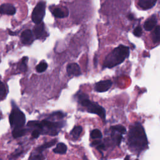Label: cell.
<instances>
[{
    "label": "cell",
    "mask_w": 160,
    "mask_h": 160,
    "mask_svg": "<svg viewBox=\"0 0 160 160\" xmlns=\"http://www.w3.org/2000/svg\"><path fill=\"white\" fill-rule=\"evenodd\" d=\"M128 144L130 148L136 151H141L147 146L146 136L141 124L136 123L130 127L128 135Z\"/></svg>",
    "instance_id": "6da1fadb"
},
{
    "label": "cell",
    "mask_w": 160,
    "mask_h": 160,
    "mask_svg": "<svg viewBox=\"0 0 160 160\" xmlns=\"http://www.w3.org/2000/svg\"><path fill=\"white\" fill-rule=\"evenodd\" d=\"M130 55L128 47L120 45L111 52L106 57L103 63V68H112L122 63Z\"/></svg>",
    "instance_id": "7a4b0ae2"
},
{
    "label": "cell",
    "mask_w": 160,
    "mask_h": 160,
    "mask_svg": "<svg viewBox=\"0 0 160 160\" xmlns=\"http://www.w3.org/2000/svg\"><path fill=\"white\" fill-rule=\"evenodd\" d=\"M28 126L36 128L40 132H45L46 134L55 136L58 134V130L63 126V123L61 122H53L47 120L42 121H30L27 125Z\"/></svg>",
    "instance_id": "3957f363"
},
{
    "label": "cell",
    "mask_w": 160,
    "mask_h": 160,
    "mask_svg": "<svg viewBox=\"0 0 160 160\" xmlns=\"http://www.w3.org/2000/svg\"><path fill=\"white\" fill-rule=\"evenodd\" d=\"M9 120L11 128L13 130L22 128L25 125L26 117L21 111L15 105L10 114Z\"/></svg>",
    "instance_id": "277c9868"
},
{
    "label": "cell",
    "mask_w": 160,
    "mask_h": 160,
    "mask_svg": "<svg viewBox=\"0 0 160 160\" xmlns=\"http://www.w3.org/2000/svg\"><path fill=\"white\" fill-rule=\"evenodd\" d=\"M80 103L87 109V111L89 113L96 114L99 116L103 121L106 120V111L101 106L98 105L96 102H93L87 98L79 102Z\"/></svg>",
    "instance_id": "5b68a950"
},
{
    "label": "cell",
    "mask_w": 160,
    "mask_h": 160,
    "mask_svg": "<svg viewBox=\"0 0 160 160\" xmlns=\"http://www.w3.org/2000/svg\"><path fill=\"white\" fill-rule=\"evenodd\" d=\"M46 12V3L44 1L39 2L34 8L32 13V21L36 24L42 23Z\"/></svg>",
    "instance_id": "8992f818"
},
{
    "label": "cell",
    "mask_w": 160,
    "mask_h": 160,
    "mask_svg": "<svg viewBox=\"0 0 160 160\" xmlns=\"http://www.w3.org/2000/svg\"><path fill=\"white\" fill-rule=\"evenodd\" d=\"M112 81L111 80H103L98 82L95 86V91L99 93H103L108 91L112 86Z\"/></svg>",
    "instance_id": "52a82bcc"
},
{
    "label": "cell",
    "mask_w": 160,
    "mask_h": 160,
    "mask_svg": "<svg viewBox=\"0 0 160 160\" xmlns=\"http://www.w3.org/2000/svg\"><path fill=\"white\" fill-rule=\"evenodd\" d=\"M34 35L30 30H24L21 35V40L25 45L31 44L34 41Z\"/></svg>",
    "instance_id": "ba28073f"
},
{
    "label": "cell",
    "mask_w": 160,
    "mask_h": 160,
    "mask_svg": "<svg viewBox=\"0 0 160 160\" xmlns=\"http://www.w3.org/2000/svg\"><path fill=\"white\" fill-rule=\"evenodd\" d=\"M33 34L36 39H43L46 36V31L44 30V24L41 23L37 24L33 28Z\"/></svg>",
    "instance_id": "9c48e42d"
},
{
    "label": "cell",
    "mask_w": 160,
    "mask_h": 160,
    "mask_svg": "<svg viewBox=\"0 0 160 160\" xmlns=\"http://www.w3.org/2000/svg\"><path fill=\"white\" fill-rule=\"evenodd\" d=\"M66 71L68 76H80L81 75V69L79 65L76 63L69 64L66 67Z\"/></svg>",
    "instance_id": "30bf717a"
},
{
    "label": "cell",
    "mask_w": 160,
    "mask_h": 160,
    "mask_svg": "<svg viewBox=\"0 0 160 160\" xmlns=\"http://www.w3.org/2000/svg\"><path fill=\"white\" fill-rule=\"evenodd\" d=\"M1 13L8 15H13L16 13V8L9 3L3 4L1 6Z\"/></svg>",
    "instance_id": "8fae6325"
},
{
    "label": "cell",
    "mask_w": 160,
    "mask_h": 160,
    "mask_svg": "<svg viewBox=\"0 0 160 160\" xmlns=\"http://www.w3.org/2000/svg\"><path fill=\"white\" fill-rule=\"evenodd\" d=\"M157 0H139L138 5L143 10H148L153 8Z\"/></svg>",
    "instance_id": "7c38bea8"
},
{
    "label": "cell",
    "mask_w": 160,
    "mask_h": 160,
    "mask_svg": "<svg viewBox=\"0 0 160 160\" xmlns=\"http://www.w3.org/2000/svg\"><path fill=\"white\" fill-rule=\"evenodd\" d=\"M157 19L154 16H151V18L148 19L144 24V28L146 31H151L157 24Z\"/></svg>",
    "instance_id": "4fadbf2b"
},
{
    "label": "cell",
    "mask_w": 160,
    "mask_h": 160,
    "mask_svg": "<svg viewBox=\"0 0 160 160\" xmlns=\"http://www.w3.org/2000/svg\"><path fill=\"white\" fill-rule=\"evenodd\" d=\"M53 15L55 18H63L66 17L68 15V10L64 11L60 8H57L53 11Z\"/></svg>",
    "instance_id": "5bb4252c"
},
{
    "label": "cell",
    "mask_w": 160,
    "mask_h": 160,
    "mask_svg": "<svg viewBox=\"0 0 160 160\" xmlns=\"http://www.w3.org/2000/svg\"><path fill=\"white\" fill-rule=\"evenodd\" d=\"M67 151V146L63 143H59L57 144L56 147L53 149V152L56 154H63L66 153Z\"/></svg>",
    "instance_id": "9a60e30c"
},
{
    "label": "cell",
    "mask_w": 160,
    "mask_h": 160,
    "mask_svg": "<svg viewBox=\"0 0 160 160\" xmlns=\"http://www.w3.org/2000/svg\"><path fill=\"white\" fill-rule=\"evenodd\" d=\"M56 142H57L56 139H53V140L49 141V142H47V143H44V144H43L42 145H41V146H38V148H36V150L40 151V152H42V151H44V150L48 149V148H49L54 146L56 143Z\"/></svg>",
    "instance_id": "2e32d148"
},
{
    "label": "cell",
    "mask_w": 160,
    "mask_h": 160,
    "mask_svg": "<svg viewBox=\"0 0 160 160\" xmlns=\"http://www.w3.org/2000/svg\"><path fill=\"white\" fill-rule=\"evenodd\" d=\"M152 39L154 43L160 42V26H156L152 33Z\"/></svg>",
    "instance_id": "e0dca14e"
},
{
    "label": "cell",
    "mask_w": 160,
    "mask_h": 160,
    "mask_svg": "<svg viewBox=\"0 0 160 160\" xmlns=\"http://www.w3.org/2000/svg\"><path fill=\"white\" fill-rule=\"evenodd\" d=\"M27 132V130L23 129V128H18V129H14L13 132H12V134L13 136L15 138H18L19 137L23 136L24 135H25Z\"/></svg>",
    "instance_id": "ac0fdd59"
},
{
    "label": "cell",
    "mask_w": 160,
    "mask_h": 160,
    "mask_svg": "<svg viewBox=\"0 0 160 160\" xmlns=\"http://www.w3.org/2000/svg\"><path fill=\"white\" fill-rule=\"evenodd\" d=\"M82 131H83L82 127L81 126H76L75 127H74V128L71 131L70 134L74 138L77 139L80 137Z\"/></svg>",
    "instance_id": "d6986e66"
},
{
    "label": "cell",
    "mask_w": 160,
    "mask_h": 160,
    "mask_svg": "<svg viewBox=\"0 0 160 160\" xmlns=\"http://www.w3.org/2000/svg\"><path fill=\"white\" fill-rule=\"evenodd\" d=\"M44 156L42 154V152H40L35 150V153H32L28 160H44Z\"/></svg>",
    "instance_id": "ffe728a7"
},
{
    "label": "cell",
    "mask_w": 160,
    "mask_h": 160,
    "mask_svg": "<svg viewBox=\"0 0 160 160\" xmlns=\"http://www.w3.org/2000/svg\"><path fill=\"white\" fill-rule=\"evenodd\" d=\"M110 130L113 131H115V132H118V133L123 134H125L126 132V130L123 126L118 125L115 126H113L110 128Z\"/></svg>",
    "instance_id": "44dd1931"
},
{
    "label": "cell",
    "mask_w": 160,
    "mask_h": 160,
    "mask_svg": "<svg viewBox=\"0 0 160 160\" xmlns=\"http://www.w3.org/2000/svg\"><path fill=\"white\" fill-rule=\"evenodd\" d=\"M28 60V57H23V59L21 60V63L19 64V69L21 72H24V73L26 72L28 69V66H27Z\"/></svg>",
    "instance_id": "7402d4cb"
},
{
    "label": "cell",
    "mask_w": 160,
    "mask_h": 160,
    "mask_svg": "<svg viewBox=\"0 0 160 160\" xmlns=\"http://www.w3.org/2000/svg\"><path fill=\"white\" fill-rule=\"evenodd\" d=\"M48 68V64L45 61H42L39 63L36 67V70L38 73H43Z\"/></svg>",
    "instance_id": "603a6c76"
},
{
    "label": "cell",
    "mask_w": 160,
    "mask_h": 160,
    "mask_svg": "<svg viewBox=\"0 0 160 160\" xmlns=\"http://www.w3.org/2000/svg\"><path fill=\"white\" fill-rule=\"evenodd\" d=\"M90 136L92 139H101L103 137V134L100 130L95 129L91 131Z\"/></svg>",
    "instance_id": "cb8c5ba5"
},
{
    "label": "cell",
    "mask_w": 160,
    "mask_h": 160,
    "mask_svg": "<svg viewBox=\"0 0 160 160\" xmlns=\"http://www.w3.org/2000/svg\"><path fill=\"white\" fill-rule=\"evenodd\" d=\"M7 95L6 88L5 87V85L4 84L3 82H1V85H0V97H1V100H3Z\"/></svg>",
    "instance_id": "d4e9b609"
},
{
    "label": "cell",
    "mask_w": 160,
    "mask_h": 160,
    "mask_svg": "<svg viewBox=\"0 0 160 160\" xmlns=\"http://www.w3.org/2000/svg\"><path fill=\"white\" fill-rule=\"evenodd\" d=\"M76 97H77V99H78V100L79 102H80L81 101L85 99H87V98H89L87 94H85V93L81 92V91H80V92H78L77 93Z\"/></svg>",
    "instance_id": "484cf974"
},
{
    "label": "cell",
    "mask_w": 160,
    "mask_h": 160,
    "mask_svg": "<svg viewBox=\"0 0 160 160\" xmlns=\"http://www.w3.org/2000/svg\"><path fill=\"white\" fill-rule=\"evenodd\" d=\"M133 34L135 36L140 37L142 35V29L140 26H137L134 28L133 31Z\"/></svg>",
    "instance_id": "4316f807"
},
{
    "label": "cell",
    "mask_w": 160,
    "mask_h": 160,
    "mask_svg": "<svg viewBox=\"0 0 160 160\" xmlns=\"http://www.w3.org/2000/svg\"><path fill=\"white\" fill-rule=\"evenodd\" d=\"M41 134L40 131L38 129L35 130L31 133V136L34 138H38Z\"/></svg>",
    "instance_id": "83f0119b"
},
{
    "label": "cell",
    "mask_w": 160,
    "mask_h": 160,
    "mask_svg": "<svg viewBox=\"0 0 160 160\" xmlns=\"http://www.w3.org/2000/svg\"><path fill=\"white\" fill-rule=\"evenodd\" d=\"M128 18L130 19V20H132L134 19V16L133 15H129L128 16Z\"/></svg>",
    "instance_id": "f1b7e54d"
},
{
    "label": "cell",
    "mask_w": 160,
    "mask_h": 160,
    "mask_svg": "<svg viewBox=\"0 0 160 160\" xmlns=\"http://www.w3.org/2000/svg\"><path fill=\"white\" fill-rule=\"evenodd\" d=\"M125 160H131L129 156H126V158H125Z\"/></svg>",
    "instance_id": "f546056e"
}]
</instances>
